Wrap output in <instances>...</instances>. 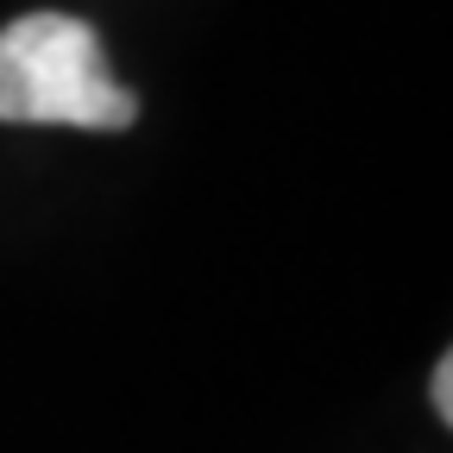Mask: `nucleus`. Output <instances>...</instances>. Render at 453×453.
I'll return each instance as SVG.
<instances>
[{"label": "nucleus", "mask_w": 453, "mask_h": 453, "mask_svg": "<svg viewBox=\"0 0 453 453\" xmlns=\"http://www.w3.org/2000/svg\"><path fill=\"white\" fill-rule=\"evenodd\" d=\"M133 88L107 70L95 32L70 13H26L0 26V120L13 127H133Z\"/></svg>", "instance_id": "nucleus-1"}, {"label": "nucleus", "mask_w": 453, "mask_h": 453, "mask_svg": "<svg viewBox=\"0 0 453 453\" xmlns=\"http://www.w3.org/2000/svg\"><path fill=\"white\" fill-rule=\"evenodd\" d=\"M434 416H441V422H453V359H441V365H434Z\"/></svg>", "instance_id": "nucleus-2"}]
</instances>
